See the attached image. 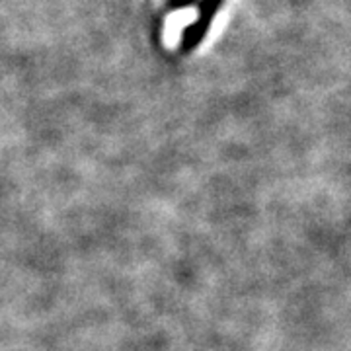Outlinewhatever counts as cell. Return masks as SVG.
Here are the masks:
<instances>
[{
  "label": "cell",
  "mask_w": 351,
  "mask_h": 351,
  "mask_svg": "<svg viewBox=\"0 0 351 351\" xmlns=\"http://www.w3.org/2000/svg\"><path fill=\"white\" fill-rule=\"evenodd\" d=\"M223 4V0H207L205 4H203V12H201V18L195 22V24H191L186 29V36L182 39V47L184 51L193 49L197 43H199L203 36L207 34V27L209 24L213 22L215 12H217V8Z\"/></svg>",
  "instance_id": "6da1fadb"
}]
</instances>
